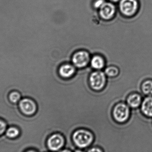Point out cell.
<instances>
[{"instance_id":"1","label":"cell","mask_w":152,"mask_h":152,"mask_svg":"<svg viewBox=\"0 0 152 152\" xmlns=\"http://www.w3.org/2000/svg\"><path fill=\"white\" fill-rule=\"evenodd\" d=\"M72 136L73 143L80 149L89 147L94 140V134L86 128L76 129Z\"/></svg>"},{"instance_id":"2","label":"cell","mask_w":152,"mask_h":152,"mask_svg":"<svg viewBox=\"0 0 152 152\" xmlns=\"http://www.w3.org/2000/svg\"><path fill=\"white\" fill-rule=\"evenodd\" d=\"M112 114L115 121L119 123H125L131 115L130 107L124 102L118 103L113 108Z\"/></svg>"},{"instance_id":"16","label":"cell","mask_w":152,"mask_h":152,"mask_svg":"<svg viewBox=\"0 0 152 152\" xmlns=\"http://www.w3.org/2000/svg\"><path fill=\"white\" fill-rule=\"evenodd\" d=\"M8 97H9V100L12 103L16 104L20 101L21 96L20 93L18 91H13L9 94Z\"/></svg>"},{"instance_id":"10","label":"cell","mask_w":152,"mask_h":152,"mask_svg":"<svg viewBox=\"0 0 152 152\" xmlns=\"http://www.w3.org/2000/svg\"><path fill=\"white\" fill-rule=\"evenodd\" d=\"M90 65L94 70L103 71L106 66V61L104 57L100 54L92 55Z\"/></svg>"},{"instance_id":"19","label":"cell","mask_w":152,"mask_h":152,"mask_svg":"<svg viewBox=\"0 0 152 152\" xmlns=\"http://www.w3.org/2000/svg\"><path fill=\"white\" fill-rule=\"evenodd\" d=\"M87 152H104L100 147L98 146H92L88 151Z\"/></svg>"},{"instance_id":"9","label":"cell","mask_w":152,"mask_h":152,"mask_svg":"<svg viewBox=\"0 0 152 152\" xmlns=\"http://www.w3.org/2000/svg\"><path fill=\"white\" fill-rule=\"evenodd\" d=\"M116 12L114 4L110 3H106L100 9V15L103 19L109 20L111 19Z\"/></svg>"},{"instance_id":"6","label":"cell","mask_w":152,"mask_h":152,"mask_svg":"<svg viewBox=\"0 0 152 152\" xmlns=\"http://www.w3.org/2000/svg\"><path fill=\"white\" fill-rule=\"evenodd\" d=\"M46 143L49 151L57 152L64 147L66 144V138L61 133H54L48 137Z\"/></svg>"},{"instance_id":"5","label":"cell","mask_w":152,"mask_h":152,"mask_svg":"<svg viewBox=\"0 0 152 152\" xmlns=\"http://www.w3.org/2000/svg\"><path fill=\"white\" fill-rule=\"evenodd\" d=\"M119 9L124 16L132 17L139 11V3L137 0H121Z\"/></svg>"},{"instance_id":"17","label":"cell","mask_w":152,"mask_h":152,"mask_svg":"<svg viewBox=\"0 0 152 152\" xmlns=\"http://www.w3.org/2000/svg\"><path fill=\"white\" fill-rule=\"evenodd\" d=\"M7 128V125L6 122L4 120L0 118V136L5 134Z\"/></svg>"},{"instance_id":"11","label":"cell","mask_w":152,"mask_h":152,"mask_svg":"<svg viewBox=\"0 0 152 152\" xmlns=\"http://www.w3.org/2000/svg\"><path fill=\"white\" fill-rule=\"evenodd\" d=\"M141 110L143 114L148 117L152 118V97H146L142 102Z\"/></svg>"},{"instance_id":"12","label":"cell","mask_w":152,"mask_h":152,"mask_svg":"<svg viewBox=\"0 0 152 152\" xmlns=\"http://www.w3.org/2000/svg\"><path fill=\"white\" fill-rule=\"evenodd\" d=\"M127 104L130 108H135L139 107L142 103V97L137 94H129L126 98Z\"/></svg>"},{"instance_id":"22","label":"cell","mask_w":152,"mask_h":152,"mask_svg":"<svg viewBox=\"0 0 152 152\" xmlns=\"http://www.w3.org/2000/svg\"><path fill=\"white\" fill-rule=\"evenodd\" d=\"M75 152H84L82 150H76L75 151Z\"/></svg>"},{"instance_id":"4","label":"cell","mask_w":152,"mask_h":152,"mask_svg":"<svg viewBox=\"0 0 152 152\" xmlns=\"http://www.w3.org/2000/svg\"><path fill=\"white\" fill-rule=\"evenodd\" d=\"M92 54L86 50H80L74 53L72 63L77 69H82L90 64Z\"/></svg>"},{"instance_id":"20","label":"cell","mask_w":152,"mask_h":152,"mask_svg":"<svg viewBox=\"0 0 152 152\" xmlns=\"http://www.w3.org/2000/svg\"><path fill=\"white\" fill-rule=\"evenodd\" d=\"M59 152H73L71 150H69V149H64V150H61V151H60Z\"/></svg>"},{"instance_id":"18","label":"cell","mask_w":152,"mask_h":152,"mask_svg":"<svg viewBox=\"0 0 152 152\" xmlns=\"http://www.w3.org/2000/svg\"><path fill=\"white\" fill-rule=\"evenodd\" d=\"M105 3L104 0H96L94 3V6L95 8L100 9Z\"/></svg>"},{"instance_id":"14","label":"cell","mask_w":152,"mask_h":152,"mask_svg":"<svg viewBox=\"0 0 152 152\" xmlns=\"http://www.w3.org/2000/svg\"><path fill=\"white\" fill-rule=\"evenodd\" d=\"M20 132L19 129L15 126L7 128L5 132L6 136L9 139H14L18 137Z\"/></svg>"},{"instance_id":"21","label":"cell","mask_w":152,"mask_h":152,"mask_svg":"<svg viewBox=\"0 0 152 152\" xmlns=\"http://www.w3.org/2000/svg\"><path fill=\"white\" fill-rule=\"evenodd\" d=\"M25 152H37L36 150H34V149H29L27 150Z\"/></svg>"},{"instance_id":"7","label":"cell","mask_w":152,"mask_h":152,"mask_svg":"<svg viewBox=\"0 0 152 152\" xmlns=\"http://www.w3.org/2000/svg\"><path fill=\"white\" fill-rule=\"evenodd\" d=\"M19 108L21 113L25 116H32L36 113L37 106L33 99L25 97L19 103Z\"/></svg>"},{"instance_id":"15","label":"cell","mask_w":152,"mask_h":152,"mask_svg":"<svg viewBox=\"0 0 152 152\" xmlns=\"http://www.w3.org/2000/svg\"><path fill=\"white\" fill-rule=\"evenodd\" d=\"M142 91L146 95L151 96L152 95V81L146 80L143 83L142 86Z\"/></svg>"},{"instance_id":"23","label":"cell","mask_w":152,"mask_h":152,"mask_svg":"<svg viewBox=\"0 0 152 152\" xmlns=\"http://www.w3.org/2000/svg\"><path fill=\"white\" fill-rule=\"evenodd\" d=\"M110 1H112L113 2H117L119 1L120 0H110Z\"/></svg>"},{"instance_id":"13","label":"cell","mask_w":152,"mask_h":152,"mask_svg":"<svg viewBox=\"0 0 152 152\" xmlns=\"http://www.w3.org/2000/svg\"><path fill=\"white\" fill-rule=\"evenodd\" d=\"M103 71L107 77H117L118 75L120 73L119 69L118 67L114 65L108 64H106V66Z\"/></svg>"},{"instance_id":"3","label":"cell","mask_w":152,"mask_h":152,"mask_svg":"<svg viewBox=\"0 0 152 152\" xmlns=\"http://www.w3.org/2000/svg\"><path fill=\"white\" fill-rule=\"evenodd\" d=\"M107 76L102 70L92 71L89 77V83L92 89L95 91L102 90L107 82Z\"/></svg>"},{"instance_id":"8","label":"cell","mask_w":152,"mask_h":152,"mask_svg":"<svg viewBox=\"0 0 152 152\" xmlns=\"http://www.w3.org/2000/svg\"><path fill=\"white\" fill-rule=\"evenodd\" d=\"M77 69L72 63L65 62L59 67L58 72L61 77L69 79L75 75Z\"/></svg>"}]
</instances>
